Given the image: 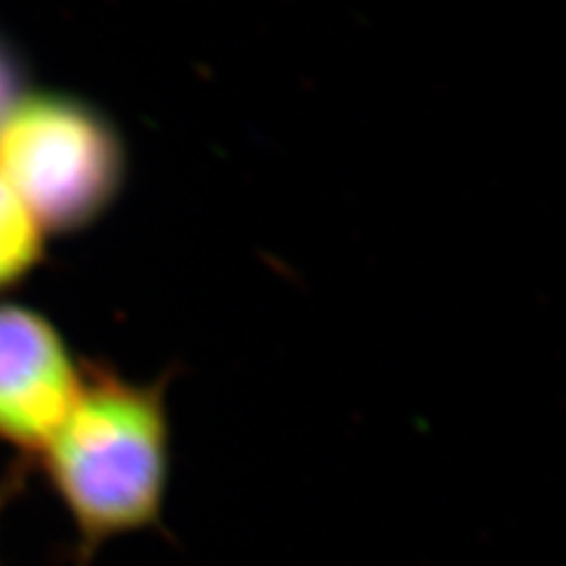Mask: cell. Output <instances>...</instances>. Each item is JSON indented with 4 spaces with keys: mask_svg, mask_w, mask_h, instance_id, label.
<instances>
[{
    "mask_svg": "<svg viewBox=\"0 0 566 566\" xmlns=\"http://www.w3.org/2000/svg\"><path fill=\"white\" fill-rule=\"evenodd\" d=\"M35 463L76 531L78 566L106 543L161 526L172 470L164 382L83 366L78 397Z\"/></svg>",
    "mask_w": 566,
    "mask_h": 566,
    "instance_id": "obj_1",
    "label": "cell"
},
{
    "mask_svg": "<svg viewBox=\"0 0 566 566\" xmlns=\"http://www.w3.org/2000/svg\"><path fill=\"white\" fill-rule=\"evenodd\" d=\"M126 156L112 123L85 102L20 95L0 116V182L43 232H74L112 206Z\"/></svg>",
    "mask_w": 566,
    "mask_h": 566,
    "instance_id": "obj_2",
    "label": "cell"
},
{
    "mask_svg": "<svg viewBox=\"0 0 566 566\" xmlns=\"http://www.w3.org/2000/svg\"><path fill=\"white\" fill-rule=\"evenodd\" d=\"M81 380L83 368L43 314L0 303V444L39 455L74 406Z\"/></svg>",
    "mask_w": 566,
    "mask_h": 566,
    "instance_id": "obj_3",
    "label": "cell"
},
{
    "mask_svg": "<svg viewBox=\"0 0 566 566\" xmlns=\"http://www.w3.org/2000/svg\"><path fill=\"white\" fill-rule=\"evenodd\" d=\"M43 258V229L0 182V291L22 281Z\"/></svg>",
    "mask_w": 566,
    "mask_h": 566,
    "instance_id": "obj_4",
    "label": "cell"
},
{
    "mask_svg": "<svg viewBox=\"0 0 566 566\" xmlns=\"http://www.w3.org/2000/svg\"><path fill=\"white\" fill-rule=\"evenodd\" d=\"M22 71L10 45L0 39V116L6 114L8 106L20 97Z\"/></svg>",
    "mask_w": 566,
    "mask_h": 566,
    "instance_id": "obj_5",
    "label": "cell"
},
{
    "mask_svg": "<svg viewBox=\"0 0 566 566\" xmlns=\"http://www.w3.org/2000/svg\"><path fill=\"white\" fill-rule=\"evenodd\" d=\"M3 505H6V489L0 486V515H3ZM0 566H3V564H0Z\"/></svg>",
    "mask_w": 566,
    "mask_h": 566,
    "instance_id": "obj_6",
    "label": "cell"
}]
</instances>
